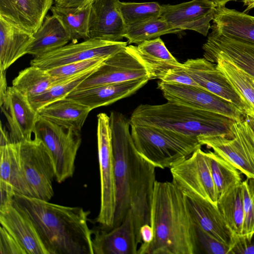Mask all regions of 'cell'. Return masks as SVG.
Returning a JSON list of instances; mask_svg holds the SVG:
<instances>
[{
  "instance_id": "1",
  "label": "cell",
  "mask_w": 254,
  "mask_h": 254,
  "mask_svg": "<svg viewBox=\"0 0 254 254\" xmlns=\"http://www.w3.org/2000/svg\"><path fill=\"white\" fill-rule=\"evenodd\" d=\"M109 117L116 186L113 228L120 225L131 210L142 242L139 230L143 225L149 224L156 167L137 151L129 129L130 119L117 111L111 112Z\"/></svg>"
},
{
  "instance_id": "2",
  "label": "cell",
  "mask_w": 254,
  "mask_h": 254,
  "mask_svg": "<svg viewBox=\"0 0 254 254\" xmlns=\"http://www.w3.org/2000/svg\"><path fill=\"white\" fill-rule=\"evenodd\" d=\"M14 201L33 223L48 254H93L88 211L20 194Z\"/></svg>"
},
{
  "instance_id": "3",
  "label": "cell",
  "mask_w": 254,
  "mask_h": 254,
  "mask_svg": "<svg viewBox=\"0 0 254 254\" xmlns=\"http://www.w3.org/2000/svg\"><path fill=\"white\" fill-rule=\"evenodd\" d=\"M154 239L137 254H196L194 224L185 196L172 182L156 181L150 210Z\"/></svg>"
},
{
  "instance_id": "4",
  "label": "cell",
  "mask_w": 254,
  "mask_h": 254,
  "mask_svg": "<svg viewBox=\"0 0 254 254\" xmlns=\"http://www.w3.org/2000/svg\"><path fill=\"white\" fill-rule=\"evenodd\" d=\"M130 125L165 128L198 139L234 137L235 121L222 115L167 101L159 105L141 104L132 112Z\"/></svg>"
},
{
  "instance_id": "5",
  "label": "cell",
  "mask_w": 254,
  "mask_h": 254,
  "mask_svg": "<svg viewBox=\"0 0 254 254\" xmlns=\"http://www.w3.org/2000/svg\"><path fill=\"white\" fill-rule=\"evenodd\" d=\"M130 132L138 152L156 168H170L201 146L197 138L165 128L130 125Z\"/></svg>"
},
{
  "instance_id": "6",
  "label": "cell",
  "mask_w": 254,
  "mask_h": 254,
  "mask_svg": "<svg viewBox=\"0 0 254 254\" xmlns=\"http://www.w3.org/2000/svg\"><path fill=\"white\" fill-rule=\"evenodd\" d=\"M33 134L49 151L54 162L56 178L62 183L72 177L82 138L80 131L56 124L39 115Z\"/></svg>"
},
{
  "instance_id": "7",
  "label": "cell",
  "mask_w": 254,
  "mask_h": 254,
  "mask_svg": "<svg viewBox=\"0 0 254 254\" xmlns=\"http://www.w3.org/2000/svg\"><path fill=\"white\" fill-rule=\"evenodd\" d=\"M14 144L30 197L50 201L54 195L53 183L56 175L46 147L35 138Z\"/></svg>"
},
{
  "instance_id": "8",
  "label": "cell",
  "mask_w": 254,
  "mask_h": 254,
  "mask_svg": "<svg viewBox=\"0 0 254 254\" xmlns=\"http://www.w3.org/2000/svg\"><path fill=\"white\" fill-rule=\"evenodd\" d=\"M97 138L100 178V205L96 222L100 228H113L116 205V186L110 117L97 116Z\"/></svg>"
},
{
  "instance_id": "9",
  "label": "cell",
  "mask_w": 254,
  "mask_h": 254,
  "mask_svg": "<svg viewBox=\"0 0 254 254\" xmlns=\"http://www.w3.org/2000/svg\"><path fill=\"white\" fill-rule=\"evenodd\" d=\"M170 170L172 182L184 194L201 197L217 206L219 196L208 158L201 147Z\"/></svg>"
},
{
  "instance_id": "10",
  "label": "cell",
  "mask_w": 254,
  "mask_h": 254,
  "mask_svg": "<svg viewBox=\"0 0 254 254\" xmlns=\"http://www.w3.org/2000/svg\"><path fill=\"white\" fill-rule=\"evenodd\" d=\"M141 78L150 80L151 76L135 46L130 45L107 58L75 89Z\"/></svg>"
},
{
  "instance_id": "11",
  "label": "cell",
  "mask_w": 254,
  "mask_h": 254,
  "mask_svg": "<svg viewBox=\"0 0 254 254\" xmlns=\"http://www.w3.org/2000/svg\"><path fill=\"white\" fill-rule=\"evenodd\" d=\"M232 130V138L216 136L202 137L198 141L201 145L212 149L247 178L254 179V138L251 130L244 119L235 121Z\"/></svg>"
},
{
  "instance_id": "12",
  "label": "cell",
  "mask_w": 254,
  "mask_h": 254,
  "mask_svg": "<svg viewBox=\"0 0 254 254\" xmlns=\"http://www.w3.org/2000/svg\"><path fill=\"white\" fill-rule=\"evenodd\" d=\"M157 85L167 101L219 114L235 122L243 121L246 115L233 104L198 87L161 80Z\"/></svg>"
},
{
  "instance_id": "13",
  "label": "cell",
  "mask_w": 254,
  "mask_h": 254,
  "mask_svg": "<svg viewBox=\"0 0 254 254\" xmlns=\"http://www.w3.org/2000/svg\"><path fill=\"white\" fill-rule=\"evenodd\" d=\"M127 42L89 39L72 43L40 56L34 57L30 65L45 70L93 58H107L127 46Z\"/></svg>"
},
{
  "instance_id": "14",
  "label": "cell",
  "mask_w": 254,
  "mask_h": 254,
  "mask_svg": "<svg viewBox=\"0 0 254 254\" xmlns=\"http://www.w3.org/2000/svg\"><path fill=\"white\" fill-rule=\"evenodd\" d=\"M0 106L8 124L10 142L31 140L39 115L28 97L12 86H8Z\"/></svg>"
},
{
  "instance_id": "15",
  "label": "cell",
  "mask_w": 254,
  "mask_h": 254,
  "mask_svg": "<svg viewBox=\"0 0 254 254\" xmlns=\"http://www.w3.org/2000/svg\"><path fill=\"white\" fill-rule=\"evenodd\" d=\"M216 10L215 5L207 0H192L161 5L160 17L174 28L193 30L206 36Z\"/></svg>"
},
{
  "instance_id": "16",
  "label": "cell",
  "mask_w": 254,
  "mask_h": 254,
  "mask_svg": "<svg viewBox=\"0 0 254 254\" xmlns=\"http://www.w3.org/2000/svg\"><path fill=\"white\" fill-rule=\"evenodd\" d=\"M183 64L187 73L199 88L233 104L245 115H250L249 108L215 64L203 58L188 59Z\"/></svg>"
},
{
  "instance_id": "17",
  "label": "cell",
  "mask_w": 254,
  "mask_h": 254,
  "mask_svg": "<svg viewBox=\"0 0 254 254\" xmlns=\"http://www.w3.org/2000/svg\"><path fill=\"white\" fill-rule=\"evenodd\" d=\"M202 49L204 58L208 61L224 59L254 79V43L232 39L212 30Z\"/></svg>"
},
{
  "instance_id": "18",
  "label": "cell",
  "mask_w": 254,
  "mask_h": 254,
  "mask_svg": "<svg viewBox=\"0 0 254 254\" xmlns=\"http://www.w3.org/2000/svg\"><path fill=\"white\" fill-rule=\"evenodd\" d=\"M119 0H93L89 21V39L110 42L122 41L126 25Z\"/></svg>"
},
{
  "instance_id": "19",
  "label": "cell",
  "mask_w": 254,
  "mask_h": 254,
  "mask_svg": "<svg viewBox=\"0 0 254 254\" xmlns=\"http://www.w3.org/2000/svg\"><path fill=\"white\" fill-rule=\"evenodd\" d=\"M92 231L93 254H137L141 244L131 210L118 226L109 230L100 228Z\"/></svg>"
},
{
  "instance_id": "20",
  "label": "cell",
  "mask_w": 254,
  "mask_h": 254,
  "mask_svg": "<svg viewBox=\"0 0 254 254\" xmlns=\"http://www.w3.org/2000/svg\"><path fill=\"white\" fill-rule=\"evenodd\" d=\"M0 224L19 242L27 254H48L33 223L14 199L0 207Z\"/></svg>"
},
{
  "instance_id": "21",
  "label": "cell",
  "mask_w": 254,
  "mask_h": 254,
  "mask_svg": "<svg viewBox=\"0 0 254 254\" xmlns=\"http://www.w3.org/2000/svg\"><path fill=\"white\" fill-rule=\"evenodd\" d=\"M184 196L193 223L231 247L235 235L228 226L217 206L200 197L185 194Z\"/></svg>"
},
{
  "instance_id": "22",
  "label": "cell",
  "mask_w": 254,
  "mask_h": 254,
  "mask_svg": "<svg viewBox=\"0 0 254 254\" xmlns=\"http://www.w3.org/2000/svg\"><path fill=\"white\" fill-rule=\"evenodd\" d=\"M149 80L148 78H141L82 89H75L66 97L85 105L92 110L131 96L144 86Z\"/></svg>"
},
{
  "instance_id": "23",
  "label": "cell",
  "mask_w": 254,
  "mask_h": 254,
  "mask_svg": "<svg viewBox=\"0 0 254 254\" xmlns=\"http://www.w3.org/2000/svg\"><path fill=\"white\" fill-rule=\"evenodd\" d=\"M0 207L12 202L15 194L30 197L12 143L0 145Z\"/></svg>"
},
{
  "instance_id": "24",
  "label": "cell",
  "mask_w": 254,
  "mask_h": 254,
  "mask_svg": "<svg viewBox=\"0 0 254 254\" xmlns=\"http://www.w3.org/2000/svg\"><path fill=\"white\" fill-rule=\"evenodd\" d=\"M54 0H0V16L34 34L42 24Z\"/></svg>"
},
{
  "instance_id": "25",
  "label": "cell",
  "mask_w": 254,
  "mask_h": 254,
  "mask_svg": "<svg viewBox=\"0 0 254 254\" xmlns=\"http://www.w3.org/2000/svg\"><path fill=\"white\" fill-rule=\"evenodd\" d=\"M33 34L0 16V70L7 69L26 54Z\"/></svg>"
},
{
  "instance_id": "26",
  "label": "cell",
  "mask_w": 254,
  "mask_h": 254,
  "mask_svg": "<svg viewBox=\"0 0 254 254\" xmlns=\"http://www.w3.org/2000/svg\"><path fill=\"white\" fill-rule=\"evenodd\" d=\"M210 28L235 40L254 43V16L225 6L216 7Z\"/></svg>"
},
{
  "instance_id": "27",
  "label": "cell",
  "mask_w": 254,
  "mask_h": 254,
  "mask_svg": "<svg viewBox=\"0 0 254 254\" xmlns=\"http://www.w3.org/2000/svg\"><path fill=\"white\" fill-rule=\"evenodd\" d=\"M33 36L26 54L34 57L57 50L71 41L70 36L61 21L53 14L45 17Z\"/></svg>"
},
{
  "instance_id": "28",
  "label": "cell",
  "mask_w": 254,
  "mask_h": 254,
  "mask_svg": "<svg viewBox=\"0 0 254 254\" xmlns=\"http://www.w3.org/2000/svg\"><path fill=\"white\" fill-rule=\"evenodd\" d=\"M91 111L85 105L65 97L43 107L38 113L56 124L80 131Z\"/></svg>"
},
{
  "instance_id": "29",
  "label": "cell",
  "mask_w": 254,
  "mask_h": 254,
  "mask_svg": "<svg viewBox=\"0 0 254 254\" xmlns=\"http://www.w3.org/2000/svg\"><path fill=\"white\" fill-rule=\"evenodd\" d=\"M135 47L151 74V79H158L168 69L183 64L171 54L159 37L144 41Z\"/></svg>"
},
{
  "instance_id": "30",
  "label": "cell",
  "mask_w": 254,
  "mask_h": 254,
  "mask_svg": "<svg viewBox=\"0 0 254 254\" xmlns=\"http://www.w3.org/2000/svg\"><path fill=\"white\" fill-rule=\"evenodd\" d=\"M91 3L82 7H63L54 5L51 8L53 15L57 17L70 36L72 43L79 39L86 40L89 37V21Z\"/></svg>"
},
{
  "instance_id": "31",
  "label": "cell",
  "mask_w": 254,
  "mask_h": 254,
  "mask_svg": "<svg viewBox=\"0 0 254 254\" xmlns=\"http://www.w3.org/2000/svg\"><path fill=\"white\" fill-rule=\"evenodd\" d=\"M227 79L238 94L250 109L254 118V80L229 61L221 58L212 62Z\"/></svg>"
},
{
  "instance_id": "32",
  "label": "cell",
  "mask_w": 254,
  "mask_h": 254,
  "mask_svg": "<svg viewBox=\"0 0 254 254\" xmlns=\"http://www.w3.org/2000/svg\"><path fill=\"white\" fill-rule=\"evenodd\" d=\"M57 83L47 70L30 65L18 73L12 80V86L30 99L42 94Z\"/></svg>"
},
{
  "instance_id": "33",
  "label": "cell",
  "mask_w": 254,
  "mask_h": 254,
  "mask_svg": "<svg viewBox=\"0 0 254 254\" xmlns=\"http://www.w3.org/2000/svg\"><path fill=\"white\" fill-rule=\"evenodd\" d=\"M242 183L220 196L217 202L218 209L235 235L242 234L244 223Z\"/></svg>"
},
{
  "instance_id": "34",
  "label": "cell",
  "mask_w": 254,
  "mask_h": 254,
  "mask_svg": "<svg viewBox=\"0 0 254 254\" xmlns=\"http://www.w3.org/2000/svg\"><path fill=\"white\" fill-rule=\"evenodd\" d=\"M219 197L242 183L241 172L214 151L206 152Z\"/></svg>"
},
{
  "instance_id": "35",
  "label": "cell",
  "mask_w": 254,
  "mask_h": 254,
  "mask_svg": "<svg viewBox=\"0 0 254 254\" xmlns=\"http://www.w3.org/2000/svg\"><path fill=\"white\" fill-rule=\"evenodd\" d=\"M181 31L173 28L159 17L127 26L124 37L127 40L128 44L138 45L165 34Z\"/></svg>"
},
{
  "instance_id": "36",
  "label": "cell",
  "mask_w": 254,
  "mask_h": 254,
  "mask_svg": "<svg viewBox=\"0 0 254 254\" xmlns=\"http://www.w3.org/2000/svg\"><path fill=\"white\" fill-rule=\"evenodd\" d=\"M98 67L59 82L50 87L42 94L29 99L32 106L38 112L39 109L47 104L66 97Z\"/></svg>"
},
{
  "instance_id": "37",
  "label": "cell",
  "mask_w": 254,
  "mask_h": 254,
  "mask_svg": "<svg viewBox=\"0 0 254 254\" xmlns=\"http://www.w3.org/2000/svg\"><path fill=\"white\" fill-rule=\"evenodd\" d=\"M120 8L127 26L159 17L161 5L157 2H121Z\"/></svg>"
},
{
  "instance_id": "38",
  "label": "cell",
  "mask_w": 254,
  "mask_h": 254,
  "mask_svg": "<svg viewBox=\"0 0 254 254\" xmlns=\"http://www.w3.org/2000/svg\"><path fill=\"white\" fill-rule=\"evenodd\" d=\"M106 59H90L62 65L47 70L58 83L99 66Z\"/></svg>"
},
{
  "instance_id": "39",
  "label": "cell",
  "mask_w": 254,
  "mask_h": 254,
  "mask_svg": "<svg viewBox=\"0 0 254 254\" xmlns=\"http://www.w3.org/2000/svg\"><path fill=\"white\" fill-rule=\"evenodd\" d=\"M194 224L196 254H229L230 247Z\"/></svg>"
},
{
  "instance_id": "40",
  "label": "cell",
  "mask_w": 254,
  "mask_h": 254,
  "mask_svg": "<svg viewBox=\"0 0 254 254\" xmlns=\"http://www.w3.org/2000/svg\"><path fill=\"white\" fill-rule=\"evenodd\" d=\"M242 186L244 217L241 235L249 238L254 232V193L247 179L242 182Z\"/></svg>"
},
{
  "instance_id": "41",
  "label": "cell",
  "mask_w": 254,
  "mask_h": 254,
  "mask_svg": "<svg viewBox=\"0 0 254 254\" xmlns=\"http://www.w3.org/2000/svg\"><path fill=\"white\" fill-rule=\"evenodd\" d=\"M163 82L198 87L197 83L185 70L184 64L181 66L171 68L163 72L159 77Z\"/></svg>"
},
{
  "instance_id": "42",
  "label": "cell",
  "mask_w": 254,
  "mask_h": 254,
  "mask_svg": "<svg viewBox=\"0 0 254 254\" xmlns=\"http://www.w3.org/2000/svg\"><path fill=\"white\" fill-rule=\"evenodd\" d=\"M0 254H27L19 242L1 226H0Z\"/></svg>"
},
{
  "instance_id": "43",
  "label": "cell",
  "mask_w": 254,
  "mask_h": 254,
  "mask_svg": "<svg viewBox=\"0 0 254 254\" xmlns=\"http://www.w3.org/2000/svg\"><path fill=\"white\" fill-rule=\"evenodd\" d=\"M229 254H254V232L249 238L235 235Z\"/></svg>"
},
{
  "instance_id": "44",
  "label": "cell",
  "mask_w": 254,
  "mask_h": 254,
  "mask_svg": "<svg viewBox=\"0 0 254 254\" xmlns=\"http://www.w3.org/2000/svg\"><path fill=\"white\" fill-rule=\"evenodd\" d=\"M93 0H55V5L63 7H78L88 4Z\"/></svg>"
},
{
  "instance_id": "45",
  "label": "cell",
  "mask_w": 254,
  "mask_h": 254,
  "mask_svg": "<svg viewBox=\"0 0 254 254\" xmlns=\"http://www.w3.org/2000/svg\"><path fill=\"white\" fill-rule=\"evenodd\" d=\"M139 234L142 241L141 244H149L154 239V231L149 224H145L141 227Z\"/></svg>"
},
{
  "instance_id": "46",
  "label": "cell",
  "mask_w": 254,
  "mask_h": 254,
  "mask_svg": "<svg viewBox=\"0 0 254 254\" xmlns=\"http://www.w3.org/2000/svg\"><path fill=\"white\" fill-rule=\"evenodd\" d=\"M8 86L6 79V71L0 70V102L5 95Z\"/></svg>"
},
{
  "instance_id": "47",
  "label": "cell",
  "mask_w": 254,
  "mask_h": 254,
  "mask_svg": "<svg viewBox=\"0 0 254 254\" xmlns=\"http://www.w3.org/2000/svg\"><path fill=\"white\" fill-rule=\"evenodd\" d=\"M244 120L249 127L254 138V118L250 115H246Z\"/></svg>"
},
{
  "instance_id": "48",
  "label": "cell",
  "mask_w": 254,
  "mask_h": 254,
  "mask_svg": "<svg viewBox=\"0 0 254 254\" xmlns=\"http://www.w3.org/2000/svg\"><path fill=\"white\" fill-rule=\"evenodd\" d=\"M213 3L216 7L225 6V4L230 1H237V0H207Z\"/></svg>"
},
{
  "instance_id": "49",
  "label": "cell",
  "mask_w": 254,
  "mask_h": 254,
  "mask_svg": "<svg viewBox=\"0 0 254 254\" xmlns=\"http://www.w3.org/2000/svg\"><path fill=\"white\" fill-rule=\"evenodd\" d=\"M244 2V5L247 6V8L244 12L248 11L253 8H254V0H242Z\"/></svg>"
}]
</instances>
